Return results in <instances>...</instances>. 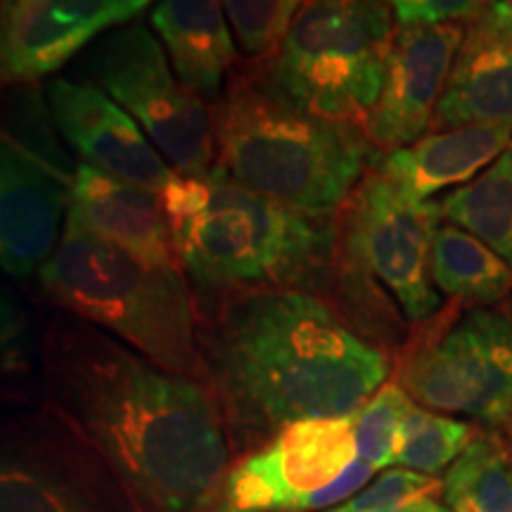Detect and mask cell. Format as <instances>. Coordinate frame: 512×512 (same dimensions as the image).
Returning a JSON list of instances; mask_svg holds the SVG:
<instances>
[{
  "instance_id": "cell-5",
  "label": "cell",
  "mask_w": 512,
  "mask_h": 512,
  "mask_svg": "<svg viewBox=\"0 0 512 512\" xmlns=\"http://www.w3.org/2000/svg\"><path fill=\"white\" fill-rule=\"evenodd\" d=\"M43 294L169 373L204 382L195 292L183 268L152 266L76 228L38 271Z\"/></svg>"
},
{
  "instance_id": "cell-22",
  "label": "cell",
  "mask_w": 512,
  "mask_h": 512,
  "mask_svg": "<svg viewBox=\"0 0 512 512\" xmlns=\"http://www.w3.org/2000/svg\"><path fill=\"white\" fill-rule=\"evenodd\" d=\"M441 491L451 512H512V451L496 437H475L448 467Z\"/></svg>"
},
{
  "instance_id": "cell-21",
  "label": "cell",
  "mask_w": 512,
  "mask_h": 512,
  "mask_svg": "<svg viewBox=\"0 0 512 512\" xmlns=\"http://www.w3.org/2000/svg\"><path fill=\"white\" fill-rule=\"evenodd\" d=\"M441 219L467 230L512 266V143L475 181L439 200Z\"/></svg>"
},
{
  "instance_id": "cell-28",
  "label": "cell",
  "mask_w": 512,
  "mask_h": 512,
  "mask_svg": "<svg viewBox=\"0 0 512 512\" xmlns=\"http://www.w3.org/2000/svg\"><path fill=\"white\" fill-rule=\"evenodd\" d=\"M403 512H451L446 508V505H441L439 501H434V498H422V501L413 503L411 508H406Z\"/></svg>"
},
{
  "instance_id": "cell-19",
  "label": "cell",
  "mask_w": 512,
  "mask_h": 512,
  "mask_svg": "<svg viewBox=\"0 0 512 512\" xmlns=\"http://www.w3.org/2000/svg\"><path fill=\"white\" fill-rule=\"evenodd\" d=\"M150 22L178 79L214 107L226 93L238 55L223 0H162Z\"/></svg>"
},
{
  "instance_id": "cell-6",
  "label": "cell",
  "mask_w": 512,
  "mask_h": 512,
  "mask_svg": "<svg viewBox=\"0 0 512 512\" xmlns=\"http://www.w3.org/2000/svg\"><path fill=\"white\" fill-rule=\"evenodd\" d=\"M394 29L380 0H309L273 60L252 72L297 110L366 131Z\"/></svg>"
},
{
  "instance_id": "cell-3",
  "label": "cell",
  "mask_w": 512,
  "mask_h": 512,
  "mask_svg": "<svg viewBox=\"0 0 512 512\" xmlns=\"http://www.w3.org/2000/svg\"><path fill=\"white\" fill-rule=\"evenodd\" d=\"M211 110L216 166L256 195L304 214L335 216L380 159L363 128L297 110L252 69L230 76Z\"/></svg>"
},
{
  "instance_id": "cell-14",
  "label": "cell",
  "mask_w": 512,
  "mask_h": 512,
  "mask_svg": "<svg viewBox=\"0 0 512 512\" xmlns=\"http://www.w3.org/2000/svg\"><path fill=\"white\" fill-rule=\"evenodd\" d=\"M57 133L88 166L162 195L176 171L136 119L91 81L50 79L46 86Z\"/></svg>"
},
{
  "instance_id": "cell-17",
  "label": "cell",
  "mask_w": 512,
  "mask_h": 512,
  "mask_svg": "<svg viewBox=\"0 0 512 512\" xmlns=\"http://www.w3.org/2000/svg\"><path fill=\"white\" fill-rule=\"evenodd\" d=\"M64 226L110 242L145 264L181 268L174 226L162 197L88 164L76 166Z\"/></svg>"
},
{
  "instance_id": "cell-11",
  "label": "cell",
  "mask_w": 512,
  "mask_h": 512,
  "mask_svg": "<svg viewBox=\"0 0 512 512\" xmlns=\"http://www.w3.org/2000/svg\"><path fill=\"white\" fill-rule=\"evenodd\" d=\"M354 460V418L294 422L228 467L207 512H306Z\"/></svg>"
},
{
  "instance_id": "cell-20",
  "label": "cell",
  "mask_w": 512,
  "mask_h": 512,
  "mask_svg": "<svg viewBox=\"0 0 512 512\" xmlns=\"http://www.w3.org/2000/svg\"><path fill=\"white\" fill-rule=\"evenodd\" d=\"M439 294L470 309L501 306L512 292V266L489 245L453 223H439L432 247Z\"/></svg>"
},
{
  "instance_id": "cell-15",
  "label": "cell",
  "mask_w": 512,
  "mask_h": 512,
  "mask_svg": "<svg viewBox=\"0 0 512 512\" xmlns=\"http://www.w3.org/2000/svg\"><path fill=\"white\" fill-rule=\"evenodd\" d=\"M72 181L3 133L0 145V264L29 278L60 245Z\"/></svg>"
},
{
  "instance_id": "cell-1",
  "label": "cell",
  "mask_w": 512,
  "mask_h": 512,
  "mask_svg": "<svg viewBox=\"0 0 512 512\" xmlns=\"http://www.w3.org/2000/svg\"><path fill=\"white\" fill-rule=\"evenodd\" d=\"M43 403L117 467L143 512H207L230 467L214 394L67 311L43 332Z\"/></svg>"
},
{
  "instance_id": "cell-25",
  "label": "cell",
  "mask_w": 512,
  "mask_h": 512,
  "mask_svg": "<svg viewBox=\"0 0 512 512\" xmlns=\"http://www.w3.org/2000/svg\"><path fill=\"white\" fill-rule=\"evenodd\" d=\"M413 399L399 382H384L354 415L356 458L375 470L396 463L401 425Z\"/></svg>"
},
{
  "instance_id": "cell-13",
  "label": "cell",
  "mask_w": 512,
  "mask_h": 512,
  "mask_svg": "<svg viewBox=\"0 0 512 512\" xmlns=\"http://www.w3.org/2000/svg\"><path fill=\"white\" fill-rule=\"evenodd\" d=\"M147 0H3L5 86H31L147 8Z\"/></svg>"
},
{
  "instance_id": "cell-8",
  "label": "cell",
  "mask_w": 512,
  "mask_h": 512,
  "mask_svg": "<svg viewBox=\"0 0 512 512\" xmlns=\"http://www.w3.org/2000/svg\"><path fill=\"white\" fill-rule=\"evenodd\" d=\"M0 512H143L117 467L48 403L3 427Z\"/></svg>"
},
{
  "instance_id": "cell-10",
  "label": "cell",
  "mask_w": 512,
  "mask_h": 512,
  "mask_svg": "<svg viewBox=\"0 0 512 512\" xmlns=\"http://www.w3.org/2000/svg\"><path fill=\"white\" fill-rule=\"evenodd\" d=\"M439 202H415L375 164L335 214L337 242L394 297L408 323H427L441 309L432 280Z\"/></svg>"
},
{
  "instance_id": "cell-26",
  "label": "cell",
  "mask_w": 512,
  "mask_h": 512,
  "mask_svg": "<svg viewBox=\"0 0 512 512\" xmlns=\"http://www.w3.org/2000/svg\"><path fill=\"white\" fill-rule=\"evenodd\" d=\"M439 489V479L406 470V467H394V470L382 472L375 482H370L349 501L325 512H403Z\"/></svg>"
},
{
  "instance_id": "cell-27",
  "label": "cell",
  "mask_w": 512,
  "mask_h": 512,
  "mask_svg": "<svg viewBox=\"0 0 512 512\" xmlns=\"http://www.w3.org/2000/svg\"><path fill=\"white\" fill-rule=\"evenodd\" d=\"M392 12L396 27H437V24H467L491 0H380Z\"/></svg>"
},
{
  "instance_id": "cell-16",
  "label": "cell",
  "mask_w": 512,
  "mask_h": 512,
  "mask_svg": "<svg viewBox=\"0 0 512 512\" xmlns=\"http://www.w3.org/2000/svg\"><path fill=\"white\" fill-rule=\"evenodd\" d=\"M463 126L512 128V3L491 0L465 24L432 131Z\"/></svg>"
},
{
  "instance_id": "cell-31",
  "label": "cell",
  "mask_w": 512,
  "mask_h": 512,
  "mask_svg": "<svg viewBox=\"0 0 512 512\" xmlns=\"http://www.w3.org/2000/svg\"><path fill=\"white\" fill-rule=\"evenodd\" d=\"M510 3H512V0H510Z\"/></svg>"
},
{
  "instance_id": "cell-29",
  "label": "cell",
  "mask_w": 512,
  "mask_h": 512,
  "mask_svg": "<svg viewBox=\"0 0 512 512\" xmlns=\"http://www.w3.org/2000/svg\"><path fill=\"white\" fill-rule=\"evenodd\" d=\"M508 432H510V439H512V420L508 422Z\"/></svg>"
},
{
  "instance_id": "cell-12",
  "label": "cell",
  "mask_w": 512,
  "mask_h": 512,
  "mask_svg": "<svg viewBox=\"0 0 512 512\" xmlns=\"http://www.w3.org/2000/svg\"><path fill=\"white\" fill-rule=\"evenodd\" d=\"M463 36L465 24L394 29L382 91L366 128L377 152L389 155L413 145L432 128Z\"/></svg>"
},
{
  "instance_id": "cell-9",
  "label": "cell",
  "mask_w": 512,
  "mask_h": 512,
  "mask_svg": "<svg viewBox=\"0 0 512 512\" xmlns=\"http://www.w3.org/2000/svg\"><path fill=\"white\" fill-rule=\"evenodd\" d=\"M396 382L420 406L489 427L512 420V304L470 309L401 356Z\"/></svg>"
},
{
  "instance_id": "cell-30",
  "label": "cell",
  "mask_w": 512,
  "mask_h": 512,
  "mask_svg": "<svg viewBox=\"0 0 512 512\" xmlns=\"http://www.w3.org/2000/svg\"><path fill=\"white\" fill-rule=\"evenodd\" d=\"M147 3H152V0H147Z\"/></svg>"
},
{
  "instance_id": "cell-4",
  "label": "cell",
  "mask_w": 512,
  "mask_h": 512,
  "mask_svg": "<svg viewBox=\"0 0 512 512\" xmlns=\"http://www.w3.org/2000/svg\"><path fill=\"white\" fill-rule=\"evenodd\" d=\"M192 292L285 287L323 299L335 268V216H311L209 171V197L174 226Z\"/></svg>"
},
{
  "instance_id": "cell-18",
  "label": "cell",
  "mask_w": 512,
  "mask_h": 512,
  "mask_svg": "<svg viewBox=\"0 0 512 512\" xmlns=\"http://www.w3.org/2000/svg\"><path fill=\"white\" fill-rule=\"evenodd\" d=\"M512 143V128L463 126L425 133L413 145L380 155L375 169L415 202H432L448 188L458 190L489 169Z\"/></svg>"
},
{
  "instance_id": "cell-2",
  "label": "cell",
  "mask_w": 512,
  "mask_h": 512,
  "mask_svg": "<svg viewBox=\"0 0 512 512\" xmlns=\"http://www.w3.org/2000/svg\"><path fill=\"white\" fill-rule=\"evenodd\" d=\"M204 384L230 453L247 456L302 420L354 418L387 382L392 358L302 290L195 292Z\"/></svg>"
},
{
  "instance_id": "cell-7",
  "label": "cell",
  "mask_w": 512,
  "mask_h": 512,
  "mask_svg": "<svg viewBox=\"0 0 512 512\" xmlns=\"http://www.w3.org/2000/svg\"><path fill=\"white\" fill-rule=\"evenodd\" d=\"M79 74L138 121L176 174L204 176L214 169V110L178 79L145 24L100 36L81 57Z\"/></svg>"
},
{
  "instance_id": "cell-24",
  "label": "cell",
  "mask_w": 512,
  "mask_h": 512,
  "mask_svg": "<svg viewBox=\"0 0 512 512\" xmlns=\"http://www.w3.org/2000/svg\"><path fill=\"white\" fill-rule=\"evenodd\" d=\"M309 0H223L242 60L261 67L271 62Z\"/></svg>"
},
{
  "instance_id": "cell-23",
  "label": "cell",
  "mask_w": 512,
  "mask_h": 512,
  "mask_svg": "<svg viewBox=\"0 0 512 512\" xmlns=\"http://www.w3.org/2000/svg\"><path fill=\"white\" fill-rule=\"evenodd\" d=\"M472 439V425L413 403L401 425L396 463L406 470L434 477L456 463Z\"/></svg>"
}]
</instances>
